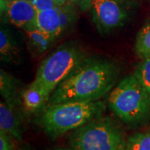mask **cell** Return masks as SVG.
Returning a JSON list of instances; mask_svg holds the SVG:
<instances>
[{
    "label": "cell",
    "instance_id": "cell-1",
    "mask_svg": "<svg viewBox=\"0 0 150 150\" xmlns=\"http://www.w3.org/2000/svg\"><path fill=\"white\" fill-rule=\"evenodd\" d=\"M119 69L114 62L86 58L51 94L48 104L98 101L115 87Z\"/></svg>",
    "mask_w": 150,
    "mask_h": 150
},
{
    "label": "cell",
    "instance_id": "cell-2",
    "mask_svg": "<svg viewBox=\"0 0 150 150\" xmlns=\"http://www.w3.org/2000/svg\"><path fill=\"white\" fill-rule=\"evenodd\" d=\"M105 108V103L100 100L48 104L41 116V123L45 133L56 139L102 116Z\"/></svg>",
    "mask_w": 150,
    "mask_h": 150
},
{
    "label": "cell",
    "instance_id": "cell-3",
    "mask_svg": "<svg viewBox=\"0 0 150 150\" xmlns=\"http://www.w3.org/2000/svg\"><path fill=\"white\" fill-rule=\"evenodd\" d=\"M112 112L123 123L137 126L150 116V93L134 74L119 81L108 97Z\"/></svg>",
    "mask_w": 150,
    "mask_h": 150
},
{
    "label": "cell",
    "instance_id": "cell-4",
    "mask_svg": "<svg viewBox=\"0 0 150 150\" xmlns=\"http://www.w3.org/2000/svg\"><path fill=\"white\" fill-rule=\"evenodd\" d=\"M69 144L73 150H118L126 146V140L113 119L100 116L75 129Z\"/></svg>",
    "mask_w": 150,
    "mask_h": 150
},
{
    "label": "cell",
    "instance_id": "cell-5",
    "mask_svg": "<svg viewBox=\"0 0 150 150\" xmlns=\"http://www.w3.org/2000/svg\"><path fill=\"white\" fill-rule=\"evenodd\" d=\"M87 58L83 51L74 45H63L46 57L38 68L33 82L48 94L69 76Z\"/></svg>",
    "mask_w": 150,
    "mask_h": 150
},
{
    "label": "cell",
    "instance_id": "cell-6",
    "mask_svg": "<svg viewBox=\"0 0 150 150\" xmlns=\"http://www.w3.org/2000/svg\"><path fill=\"white\" fill-rule=\"evenodd\" d=\"M89 9L98 29L103 33L120 27L127 18V12L115 0H93Z\"/></svg>",
    "mask_w": 150,
    "mask_h": 150
},
{
    "label": "cell",
    "instance_id": "cell-7",
    "mask_svg": "<svg viewBox=\"0 0 150 150\" xmlns=\"http://www.w3.org/2000/svg\"><path fill=\"white\" fill-rule=\"evenodd\" d=\"M1 10L4 9L11 23L25 31L36 28L37 10L31 1L27 0H2Z\"/></svg>",
    "mask_w": 150,
    "mask_h": 150
},
{
    "label": "cell",
    "instance_id": "cell-8",
    "mask_svg": "<svg viewBox=\"0 0 150 150\" xmlns=\"http://www.w3.org/2000/svg\"><path fill=\"white\" fill-rule=\"evenodd\" d=\"M36 27L55 39L64 33L60 20L59 6L37 13Z\"/></svg>",
    "mask_w": 150,
    "mask_h": 150
},
{
    "label": "cell",
    "instance_id": "cell-9",
    "mask_svg": "<svg viewBox=\"0 0 150 150\" xmlns=\"http://www.w3.org/2000/svg\"><path fill=\"white\" fill-rule=\"evenodd\" d=\"M0 130L15 139L22 140L20 123L14 112V108L9 106L5 101L0 103Z\"/></svg>",
    "mask_w": 150,
    "mask_h": 150
},
{
    "label": "cell",
    "instance_id": "cell-10",
    "mask_svg": "<svg viewBox=\"0 0 150 150\" xmlns=\"http://www.w3.org/2000/svg\"><path fill=\"white\" fill-rule=\"evenodd\" d=\"M22 98L25 108L28 111L33 112L48 103L50 94L33 81L32 83L23 92Z\"/></svg>",
    "mask_w": 150,
    "mask_h": 150
},
{
    "label": "cell",
    "instance_id": "cell-11",
    "mask_svg": "<svg viewBox=\"0 0 150 150\" xmlns=\"http://www.w3.org/2000/svg\"><path fill=\"white\" fill-rule=\"evenodd\" d=\"M28 45L33 54L41 55L48 51L56 40L48 33L41 31L37 27L26 30Z\"/></svg>",
    "mask_w": 150,
    "mask_h": 150
},
{
    "label": "cell",
    "instance_id": "cell-12",
    "mask_svg": "<svg viewBox=\"0 0 150 150\" xmlns=\"http://www.w3.org/2000/svg\"><path fill=\"white\" fill-rule=\"evenodd\" d=\"M0 54L3 61L17 63L19 56L18 48L9 30L1 28L0 30Z\"/></svg>",
    "mask_w": 150,
    "mask_h": 150
},
{
    "label": "cell",
    "instance_id": "cell-13",
    "mask_svg": "<svg viewBox=\"0 0 150 150\" xmlns=\"http://www.w3.org/2000/svg\"><path fill=\"white\" fill-rule=\"evenodd\" d=\"M0 90L5 102L11 107H15L18 103L16 81L3 69L0 71Z\"/></svg>",
    "mask_w": 150,
    "mask_h": 150
},
{
    "label": "cell",
    "instance_id": "cell-14",
    "mask_svg": "<svg viewBox=\"0 0 150 150\" xmlns=\"http://www.w3.org/2000/svg\"><path fill=\"white\" fill-rule=\"evenodd\" d=\"M134 49L140 59H144L150 57V18L138 33Z\"/></svg>",
    "mask_w": 150,
    "mask_h": 150
},
{
    "label": "cell",
    "instance_id": "cell-15",
    "mask_svg": "<svg viewBox=\"0 0 150 150\" xmlns=\"http://www.w3.org/2000/svg\"><path fill=\"white\" fill-rule=\"evenodd\" d=\"M126 150H150V131L136 133L126 140Z\"/></svg>",
    "mask_w": 150,
    "mask_h": 150
},
{
    "label": "cell",
    "instance_id": "cell-16",
    "mask_svg": "<svg viewBox=\"0 0 150 150\" xmlns=\"http://www.w3.org/2000/svg\"><path fill=\"white\" fill-rule=\"evenodd\" d=\"M134 75L150 93V57L143 59L142 63L134 71Z\"/></svg>",
    "mask_w": 150,
    "mask_h": 150
},
{
    "label": "cell",
    "instance_id": "cell-17",
    "mask_svg": "<svg viewBox=\"0 0 150 150\" xmlns=\"http://www.w3.org/2000/svg\"><path fill=\"white\" fill-rule=\"evenodd\" d=\"M31 3L37 12L47 10L58 7V4L54 0H32Z\"/></svg>",
    "mask_w": 150,
    "mask_h": 150
},
{
    "label": "cell",
    "instance_id": "cell-18",
    "mask_svg": "<svg viewBox=\"0 0 150 150\" xmlns=\"http://www.w3.org/2000/svg\"><path fill=\"white\" fill-rule=\"evenodd\" d=\"M0 150H13L11 136L0 130Z\"/></svg>",
    "mask_w": 150,
    "mask_h": 150
},
{
    "label": "cell",
    "instance_id": "cell-19",
    "mask_svg": "<svg viewBox=\"0 0 150 150\" xmlns=\"http://www.w3.org/2000/svg\"><path fill=\"white\" fill-rule=\"evenodd\" d=\"M93 0H71L72 3L79 6L82 11H86L90 8Z\"/></svg>",
    "mask_w": 150,
    "mask_h": 150
},
{
    "label": "cell",
    "instance_id": "cell-20",
    "mask_svg": "<svg viewBox=\"0 0 150 150\" xmlns=\"http://www.w3.org/2000/svg\"><path fill=\"white\" fill-rule=\"evenodd\" d=\"M58 6H63L71 3V0H54Z\"/></svg>",
    "mask_w": 150,
    "mask_h": 150
},
{
    "label": "cell",
    "instance_id": "cell-21",
    "mask_svg": "<svg viewBox=\"0 0 150 150\" xmlns=\"http://www.w3.org/2000/svg\"><path fill=\"white\" fill-rule=\"evenodd\" d=\"M48 150H73L72 149H64V148H55V149H52Z\"/></svg>",
    "mask_w": 150,
    "mask_h": 150
},
{
    "label": "cell",
    "instance_id": "cell-22",
    "mask_svg": "<svg viewBox=\"0 0 150 150\" xmlns=\"http://www.w3.org/2000/svg\"><path fill=\"white\" fill-rule=\"evenodd\" d=\"M115 1H117V2H118V3H120V4H121V3H123V1H125V0H115Z\"/></svg>",
    "mask_w": 150,
    "mask_h": 150
},
{
    "label": "cell",
    "instance_id": "cell-23",
    "mask_svg": "<svg viewBox=\"0 0 150 150\" xmlns=\"http://www.w3.org/2000/svg\"><path fill=\"white\" fill-rule=\"evenodd\" d=\"M118 150H126V149H125V147H124V148H123V149H118Z\"/></svg>",
    "mask_w": 150,
    "mask_h": 150
},
{
    "label": "cell",
    "instance_id": "cell-24",
    "mask_svg": "<svg viewBox=\"0 0 150 150\" xmlns=\"http://www.w3.org/2000/svg\"><path fill=\"white\" fill-rule=\"evenodd\" d=\"M23 150H31L30 149H23Z\"/></svg>",
    "mask_w": 150,
    "mask_h": 150
},
{
    "label": "cell",
    "instance_id": "cell-25",
    "mask_svg": "<svg viewBox=\"0 0 150 150\" xmlns=\"http://www.w3.org/2000/svg\"><path fill=\"white\" fill-rule=\"evenodd\" d=\"M27 1H32V0H27Z\"/></svg>",
    "mask_w": 150,
    "mask_h": 150
}]
</instances>
